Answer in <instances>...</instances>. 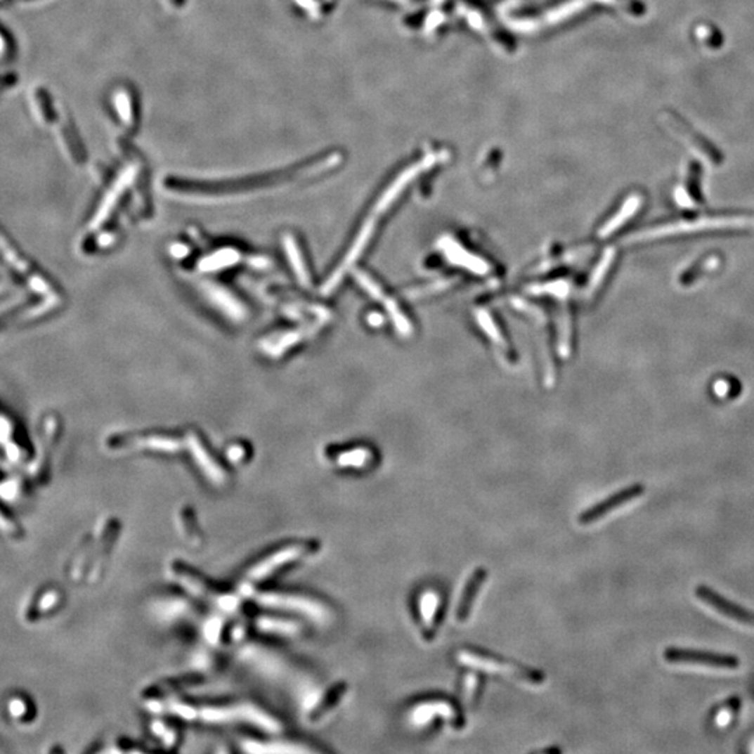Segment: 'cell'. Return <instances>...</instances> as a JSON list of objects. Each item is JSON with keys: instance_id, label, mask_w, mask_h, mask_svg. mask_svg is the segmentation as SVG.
Masks as SVG:
<instances>
[{"instance_id": "20", "label": "cell", "mask_w": 754, "mask_h": 754, "mask_svg": "<svg viewBox=\"0 0 754 754\" xmlns=\"http://www.w3.org/2000/svg\"><path fill=\"white\" fill-rule=\"evenodd\" d=\"M141 446H145L154 450H161V451H176L181 447L178 440L164 437V436H152V437L144 438L141 440Z\"/></svg>"}, {"instance_id": "14", "label": "cell", "mask_w": 754, "mask_h": 754, "mask_svg": "<svg viewBox=\"0 0 754 754\" xmlns=\"http://www.w3.org/2000/svg\"><path fill=\"white\" fill-rule=\"evenodd\" d=\"M206 292H209L210 298L214 301L226 315L232 316L235 320H240L243 318V309L242 306L223 290H219L216 287H207Z\"/></svg>"}, {"instance_id": "12", "label": "cell", "mask_w": 754, "mask_h": 754, "mask_svg": "<svg viewBox=\"0 0 754 754\" xmlns=\"http://www.w3.org/2000/svg\"><path fill=\"white\" fill-rule=\"evenodd\" d=\"M32 105L35 109V113L38 116V120H41L44 124H52L56 120V113L52 107V101L49 98V94L41 89L37 87L32 91Z\"/></svg>"}, {"instance_id": "26", "label": "cell", "mask_w": 754, "mask_h": 754, "mask_svg": "<svg viewBox=\"0 0 754 754\" xmlns=\"http://www.w3.org/2000/svg\"><path fill=\"white\" fill-rule=\"evenodd\" d=\"M6 48H7V45H6V39H4L3 34L0 32V55L4 53V49H6Z\"/></svg>"}, {"instance_id": "25", "label": "cell", "mask_w": 754, "mask_h": 754, "mask_svg": "<svg viewBox=\"0 0 754 754\" xmlns=\"http://www.w3.org/2000/svg\"><path fill=\"white\" fill-rule=\"evenodd\" d=\"M172 254L176 256V257H183L188 254V247L183 246V245H175L172 247Z\"/></svg>"}, {"instance_id": "3", "label": "cell", "mask_w": 754, "mask_h": 754, "mask_svg": "<svg viewBox=\"0 0 754 754\" xmlns=\"http://www.w3.org/2000/svg\"><path fill=\"white\" fill-rule=\"evenodd\" d=\"M661 120L666 124V127L677 134L680 138H683L691 148L696 150L700 155H703L707 161H710L713 165L720 167L724 162V154L722 151L713 144L707 137L696 131L680 115L665 110L661 113Z\"/></svg>"}, {"instance_id": "21", "label": "cell", "mask_w": 754, "mask_h": 754, "mask_svg": "<svg viewBox=\"0 0 754 754\" xmlns=\"http://www.w3.org/2000/svg\"><path fill=\"white\" fill-rule=\"evenodd\" d=\"M696 34L698 39L708 48H718L720 45H722V35L714 27L698 25Z\"/></svg>"}, {"instance_id": "19", "label": "cell", "mask_w": 754, "mask_h": 754, "mask_svg": "<svg viewBox=\"0 0 754 754\" xmlns=\"http://www.w3.org/2000/svg\"><path fill=\"white\" fill-rule=\"evenodd\" d=\"M345 691H346V684H345L344 682L335 684V686L327 693V696L324 697L322 706L318 707V710H316V717H322L325 713H328L334 706H337V703L341 700V697L344 696Z\"/></svg>"}, {"instance_id": "24", "label": "cell", "mask_w": 754, "mask_h": 754, "mask_svg": "<svg viewBox=\"0 0 754 754\" xmlns=\"http://www.w3.org/2000/svg\"><path fill=\"white\" fill-rule=\"evenodd\" d=\"M18 80V77L15 74H6V76H0V94L7 91L8 89H11L15 82Z\"/></svg>"}, {"instance_id": "4", "label": "cell", "mask_w": 754, "mask_h": 754, "mask_svg": "<svg viewBox=\"0 0 754 754\" xmlns=\"http://www.w3.org/2000/svg\"><path fill=\"white\" fill-rule=\"evenodd\" d=\"M663 656L669 662L677 663H700L706 666L720 668V669H736L739 666V659L734 655H725L711 651L691 649V648H668L663 652Z\"/></svg>"}, {"instance_id": "7", "label": "cell", "mask_w": 754, "mask_h": 754, "mask_svg": "<svg viewBox=\"0 0 754 754\" xmlns=\"http://www.w3.org/2000/svg\"><path fill=\"white\" fill-rule=\"evenodd\" d=\"M373 229H375V219H373V216H372V218L363 225V228L360 229L359 235L356 236V240L353 242V245H352L351 250L348 252V254L345 256L344 261L339 264V267L334 271V274H332V275L328 278V281L324 284L323 294L331 292V291L338 285V282H339L341 278L344 277L345 271L351 267V264H352V263L359 257V254L363 252L365 246L368 245V242H369V239H370V236H372V233H373Z\"/></svg>"}, {"instance_id": "11", "label": "cell", "mask_w": 754, "mask_h": 754, "mask_svg": "<svg viewBox=\"0 0 754 754\" xmlns=\"http://www.w3.org/2000/svg\"><path fill=\"white\" fill-rule=\"evenodd\" d=\"M686 197L687 204H703V193H701V167L698 162L693 161L689 165L686 183L683 195Z\"/></svg>"}, {"instance_id": "1", "label": "cell", "mask_w": 754, "mask_h": 754, "mask_svg": "<svg viewBox=\"0 0 754 754\" xmlns=\"http://www.w3.org/2000/svg\"><path fill=\"white\" fill-rule=\"evenodd\" d=\"M753 216H704L696 218L677 219L665 222L656 226L639 230L625 239L626 245L642 243L648 240H656L669 236L690 235L698 232H715V230H746L753 229Z\"/></svg>"}, {"instance_id": "18", "label": "cell", "mask_w": 754, "mask_h": 754, "mask_svg": "<svg viewBox=\"0 0 754 754\" xmlns=\"http://www.w3.org/2000/svg\"><path fill=\"white\" fill-rule=\"evenodd\" d=\"M613 260H615V250L613 249H608L601 260V263L598 264V267L595 268L592 277H591V281L588 284V295H592L598 288L599 285L602 284V281L605 280L609 268L612 267L613 264Z\"/></svg>"}, {"instance_id": "17", "label": "cell", "mask_w": 754, "mask_h": 754, "mask_svg": "<svg viewBox=\"0 0 754 754\" xmlns=\"http://www.w3.org/2000/svg\"><path fill=\"white\" fill-rule=\"evenodd\" d=\"M239 260V253L232 250V249H225V250H221L216 254L204 259L202 263H200V268L204 270V271H212V270H218V268H222V267H226V266H230L233 263H236Z\"/></svg>"}, {"instance_id": "16", "label": "cell", "mask_w": 754, "mask_h": 754, "mask_svg": "<svg viewBox=\"0 0 754 754\" xmlns=\"http://www.w3.org/2000/svg\"><path fill=\"white\" fill-rule=\"evenodd\" d=\"M189 446L195 454V457L197 458L199 464L204 468L206 472L210 474V476L216 481H221L222 479V472L219 468H216L213 462V460L209 457V454L203 450L199 438L195 436V434H189Z\"/></svg>"}, {"instance_id": "8", "label": "cell", "mask_w": 754, "mask_h": 754, "mask_svg": "<svg viewBox=\"0 0 754 754\" xmlns=\"http://www.w3.org/2000/svg\"><path fill=\"white\" fill-rule=\"evenodd\" d=\"M488 580V570L483 568V567H478L476 570H474V573L471 574V577L468 578L465 587H464V591L461 594V599L458 602V606H457V612H455V618L460 623H464L468 620L471 612H472V606H474V602L483 585V583Z\"/></svg>"}, {"instance_id": "9", "label": "cell", "mask_w": 754, "mask_h": 754, "mask_svg": "<svg viewBox=\"0 0 754 754\" xmlns=\"http://www.w3.org/2000/svg\"><path fill=\"white\" fill-rule=\"evenodd\" d=\"M443 249H444V253H446L447 259L451 263L458 264L461 267H465V268H468V270H471L474 273H478V274L488 273V266L485 264V261H482L476 256H472V254L467 253V250H462V247L460 245H457L454 240L444 242Z\"/></svg>"}, {"instance_id": "15", "label": "cell", "mask_w": 754, "mask_h": 754, "mask_svg": "<svg viewBox=\"0 0 754 754\" xmlns=\"http://www.w3.org/2000/svg\"><path fill=\"white\" fill-rule=\"evenodd\" d=\"M284 245L287 247V253H288V257H290V261L292 264V268L295 270L297 275H298V280L302 285H306L309 284V275H308V271L305 268V264H304V260H302V256H301V252L298 249V245L295 243V239L291 236V235H287L284 236Z\"/></svg>"}, {"instance_id": "5", "label": "cell", "mask_w": 754, "mask_h": 754, "mask_svg": "<svg viewBox=\"0 0 754 754\" xmlns=\"http://www.w3.org/2000/svg\"><path fill=\"white\" fill-rule=\"evenodd\" d=\"M644 492H646V488H644V485H642V483H636V485H632V486H629V488H626V489H622V490L616 492L615 495L609 496L608 499H605V500H602V502L594 505V506L590 507L588 510H585V512L580 516L578 521H580V524H583V526L592 524V523L601 520L602 517H605L608 513H611V512H613L615 509H618L619 506H623V505H626V503H629V502L637 499V498L642 496Z\"/></svg>"}, {"instance_id": "6", "label": "cell", "mask_w": 754, "mask_h": 754, "mask_svg": "<svg viewBox=\"0 0 754 754\" xmlns=\"http://www.w3.org/2000/svg\"><path fill=\"white\" fill-rule=\"evenodd\" d=\"M696 595H697V598L700 601H703L708 606L714 608L717 612L725 615L727 618L734 619V620H736V622H739L742 625H748V626H753L754 628V612H750L746 608L725 599L722 595L717 594L715 591L710 590L706 585H698L696 588Z\"/></svg>"}, {"instance_id": "22", "label": "cell", "mask_w": 754, "mask_h": 754, "mask_svg": "<svg viewBox=\"0 0 754 754\" xmlns=\"http://www.w3.org/2000/svg\"><path fill=\"white\" fill-rule=\"evenodd\" d=\"M478 322L481 324V327L485 330V332L493 339V342H496L500 346H505V342H503V338H502L500 332L496 330L495 324H493L490 316L488 313L478 312Z\"/></svg>"}, {"instance_id": "2", "label": "cell", "mask_w": 754, "mask_h": 754, "mask_svg": "<svg viewBox=\"0 0 754 754\" xmlns=\"http://www.w3.org/2000/svg\"><path fill=\"white\" fill-rule=\"evenodd\" d=\"M458 659L474 668L492 672V673L510 676L513 679H517L530 684H540L545 682V675L538 669L528 668L523 663L500 658L489 651H483L479 648L461 649L458 652Z\"/></svg>"}, {"instance_id": "10", "label": "cell", "mask_w": 754, "mask_h": 754, "mask_svg": "<svg viewBox=\"0 0 754 754\" xmlns=\"http://www.w3.org/2000/svg\"><path fill=\"white\" fill-rule=\"evenodd\" d=\"M642 203H643L642 196H639V195H633V196H630V197L625 202V204L622 206V209H620L615 216H612V218H611V219H609V221L599 229L598 236H599V238H608V236H611L613 232H616L623 223H626L632 216H635V214L639 212Z\"/></svg>"}, {"instance_id": "23", "label": "cell", "mask_w": 754, "mask_h": 754, "mask_svg": "<svg viewBox=\"0 0 754 754\" xmlns=\"http://www.w3.org/2000/svg\"><path fill=\"white\" fill-rule=\"evenodd\" d=\"M368 458V453L365 450H353L349 453H345L339 455L338 462L339 465H362Z\"/></svg>"}, {"instance_id": "13", "label": "cell", "mask_w": 754, "mask_h": 754, "mask_svg": "<svg viewBox=\"0 0 754 754\" xmlns=\"http://www.w3.org/2000/svg\"><path fill=\"white\" fill-rule=\"evenodd\" d=\"M718 264H720L718 256H710V257H707V259H704L701 261H697L690 268H687V270H684L682 273V275L679 277V282L683 287H690L697 280H700L706 273L713 271L714 268H717Z\"/></svg>"}]
</instances>
